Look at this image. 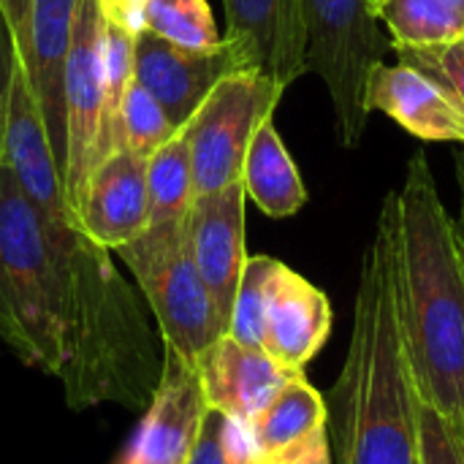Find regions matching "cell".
Masks as SVG:
<instances>
[{
	"label": "cell",
	"instance_id": "obj_1",
	"mask_svg": "<svg viewBox=\"0 0 464 464\" xmlns=\"http://www.w3.org/2000/svg\"><path fill=\"white\" fill-rule=\"evenodd\" d=\"M0 340L57 378L71 408H139L158 386L150 324L109 250L44 220L3 163Z\"/></svg>",
	"mask_w": 464,
	"mask_h": 464
},
{
	"label": "cell",
	"instance_id": "obj_2",
	"mask_svg": "<svg viewBox=\"0 0 464 464\" xmlns=\"http://www.w3.org/2000/svg\"><path fill=\"white\" fill-rule=\"evenodd\" d=\"M400 193L383 198L362 261L343 372L326 400L332 464H419L416 389L397 307Z\"/></svg>",
	"mask_w": 464,
	"mask_h": 464
},
{
	"label": "cell",
	"instance_id": "obj_3",
	"mask_svg": "<svg viewBox=\"0 0 464 464\" xmlns=\"http://www.w3.org/2000/svg\"><path fill=\"white\" fill-rule=\"evenodd\" d=\"M397 307L416 397L464 427V258L424 152L400 190Z\"/></svg>",
	"mask_w": 464,
	"mask_h": 464
},
{
	"label": "cell",
	"instance_id": "obj_4",
	"mask_svg": "<svg viewBox=\"0 0 464 464\" xmlns=\"http://www.w3.org/2000/svg\"><path fill=\"white\" fill-rule=\"evenodd\" d=\"M114 253L144 294L163 348L196 362L204 348L226 334L193 261L188 218L147 226Z\"/></svg>",
	"mask_w": 464,
	"mask_h": 464
},
{
	"label": "cell",
	"instance_id": "obj_5",
	"mask_svg": "<svg viewBox=\"0 0 464 464\" xmlns=\"http://www.w3.org/2000/svg\"><path fill=\"white\" fill-rule=\"evenodd\" d=\"M307 52L304 71L324 79L343 147H359L367 128V82L383 63L386 41L372 0H302Z\"/></svg>",
	"mask_w": 464,
	"mask_h": 464
},
{
	"label": "cell",
	"instance_id": "obj_6",
	"mask_svg": "<svg viewBox=\"0 0 464 464\" xmlns=\"http://www.w3.org/2000/svg\"><path fill=\"white\" fill-rule=\"evenodd\" d=\"M283 87L253 68L223 76L182 128L188 141L196 196L215 193L242 179L247 147L264 120L275 117Z\"/></svg>",
	"mask_w": 464,
	"mask_h": 464
},
{
	"label": "cell",
	"instance_id": "obj_7",
	"mask_svg": "<svg viewBox=\"0 0 464 464\" xmlns=\"http://www.w3.org/2000/svg\"><path fill=\"white\" fill-rule=\"evenodd\" d=\"M106 22L98 0H79L71 44L63 65V111H65V166L63 188L73 212L87 177L101 130L106 90ZM76 218V215H73Z\"/></svg>",
	"mask_w": 464,
	"mask_h": 464
},
{
	"label": "cell",
	"instance_id": "obj_8",
	"mask_svg": "<svg viewBox=\"0 0 464 464\" xmlns=\"http://www.w3.org/2000/svg\"><path fill=\"white\" fill-rule=\"evenodd\" d=\"M3 166L24 198L38 209L44 220L60 228H76V218L68 207L60 163L46 133L41 106L22 65V57L8 44V79L3 109Z\"/></svg>",
	"mask_w": 464,
	"mask_h": 464
},
{
	"label": "cell",
	"instance_id": "obj_9",
	"mask_svg": "<svg viewBox=\"0 0 464 464\" xmlns=\"http://www.w3.org/2000/svg\"><path fill=\"white\" fill-rule=\"evenodd\" d=\"M245 185L242 179L193 198L188 212V237L196 269L209 291L218 318L228 334V321L247 264L245 250Z\"/></svg>",
	"mask_w": 464,
	"mask_h": 464
},
{
	"label": "cell",
	"instance_id": "obj_10",
	"mask_svg": "<svg viewBox=\"0 0 464 464\" xmlns=\"http://www.w3.org/2000/svg\"><path fill=\"white\" fill-rule=\"evenodd\" d=\"M239 68L245 65L226 38L220 49L198 54L144 30L133 46V79L160 103L179 133L212 92V87Z\"/></svg>",
	"mask_w": 464,
	"mask_h": 464
},
{
	"label": "cell",
	"instance_id": "obj_11",
	"mask_svg": "<svg viewBox=\"0 0 464 464\" xmlns=\"http://www.w3.org/2000/svg\"><path fill=\"white\" fill-rule=\"evenodd\" d=\"M207 411L196 364L163 348L158 386L122 464H185Z\"/></svg>",
	"mask_w": 464,
	"mask_h": 464
},
{
	"label": "cell",
	"instance_id": "obj_12",
	"mask_svg": "<svg viewBox=\"0 0 464 464\" xmlns=\"http://www.w3.org/2000/svg\"><path fill=\"white\" fill-rule=\"evenodd\" d=\"M226 41L245 68L261 71L283 90L304 71L307 33L302 0H223Z\"/></svg>",
	"mask_w": 464,
	"mask_h": 464
},
{
	"label": "cell",
	"instance_id": "obj_13",
	"mask_svg": "<svg viewBox=\"0 0 464 464\" xmlns=\"http://www.w3.org/2000/svg\"><path fill=\"white\" fill-rule=\"evenodd\" d=\"M79 231L103 250H117L150 226L147 158L117 150L84 182L73 207Z\"/></svg>",
	"mask_w": 464,
	"mask_h": 464
},
{
	"label": "cell",
	"instance_id": "obj_14",
	"mask_svg": "<svg viewBox=\"0 0 464 464\" xmlns=\"http://www.w3.org/2000/svg\"><path fill=\"white\" fill-rule=\"evenodd\" d=\"M204 400L231 421H253L272 397L299 372L283 367L264 348H250L223 334L196 356Z\"/></svg>",
	"mask_w": 464,
	"mask_h": 464
},
{
	"label": "cell",
	"instance_id": "obj_15",
	"mask_svg": "<svg viewBox=\"0 0 464 464\" xmlns=\"http://www.w3.org/2000/svg\"><path fill=\"white\" fill-rule=\"evenodd\" d=\"M332 332V304L321 288L304 280L299 272L275 264L266 291L264 315V351L288 370H304V364L324 348Z\"/></svg>",
	"mask_w": 464,
	"mask_h": 464
},
{
	"label": "cell",
	"instance_id": "obj_16",
	"mask_svg": "<svg viewBox=\"0 0 464 464\" xmlns=\"http://www.w3.org/2000/svg\"><path fill=\"white\" fill-rule=\"evenodd\" d=\"M367 111H383L408 133L424 141H462L464 109L424 71L400 65H375L367 82Z\"/></svg>",
	"mask_w": 464,
	"mask_h": 464
},
{
	"label": "cell",
	"instance_id": "obj_17",
	"mask_svg": "<svg viewBox=\"0 0 464 464\" xmlns=\"http://www.w3.org/2000/svg\"><path fill=\"white\" fill-rule=\"evenodd\" d=\"M79 0H33L27 79L41 106L60 174L65 166V111H63V65L71 44Z\"/></svg>",
	"mask_w": 464,
	"mask_h": 464
},
{
	"label": "cell",
	"instance_id": "obj_18",
	"mask_svg": "<svg viewBox=\"0 0 464 464\" xmlns=\"http://www.w3.org/2000/svg\"><path fill=\"white\" fill-rule=\"evenodd\" d=\"M242 185L247 198L269 218H291L307 201V188L302 174L285 150L275 120H264L256 130L245 163H242Z\"/></svg>",
	"mask_w": 464,
	"mask_h": 464
},
{
	"label": "cell",
	"instance_id": "obj_19",
	"mask_svg": "<svg viewBox=\"0 0 464 464\" xmlns=\"http://www.w3.org/2000/svg\"><path fill=\"white\" fill-rule=\"evenodd\" d=\"M324 427L326 400L307 383L304 372H296L272 397V402L253 421H247V432L258 459L275 457Z\"/></svg>",
	"mask_w": 464,
	"mask_h": 464
},
{
	"label": "cell",
	"instance_id": "obj_20",
	"mask_svg": "<svg viewBox=\"0 0 464 464\" xmlns=\"http://www.w3.org/2000/svg\"><path fill=\"white\" fill-rule=\"evenodd\" d=\"M372 14L392 33V46L430 49L464 38L462 14L449 0H372Z\"/></svg>",
	"mask_w": 464,
	"mask_h": 464
},
{
	"label": "cell",
	"instance_id": "obj_21",
	"mask_svg": "<svg viewBox=\"0 0 464 464\" xmlns=\"http://www.w3.org/2000/svg\"><path fill=\"white\" fill-rule=\"evenodd\" d=\"M196 198L193 166L188 141L182 133L169 139L160 150L147 158V201H150V226L185 220Z\"/></svg>",
	"mask_w": 464,
	"mask_h": 464
},
{
	"label": "cell",
	"instance_id": "obj_22",
	"mask_svg": "<svg viewBox=\"0 0 464 464\" xmlns=\"http://www.w3.org/2000/svg\"><path fill=\"white\" fill-rule=\"evenodd\" d=\"M147 30L188 52H215L223 46L207 0H147Z\"/></svg>",
	"mask_w": 464,
	"mask_h": 464
},
{
	"label": "cell",
	"instance_id": "obj_23",
	"mask_svg": "<svg viewBox=\"0 0 464 464\" xmlns=\"http://www.w3.org/2000/svg\"><path fill=\"white\" fill-rule=\"evenodd\" d=\"M177 133L179 130L171 125L160 103L136 79H130L120 109V150L150 158Z\"/></svg>",
	"mask_w": 464,
	"mask_h": 464
},
{
	"label": "cell",
	"instance_id": "obj_24",
	"mask_svg": "<svg viewBox=\"0 0 464 464\" xmlns=\"http://www.w3.org/2000/svg\"><path fill=\"white\" fill-rule=\"evenodd\" d=\"M277 258L272 256H247V264L242 269V280L237 288L231 321H228V337H234L242 345L261 348L264 345V315H266V291L269 277Z\"/></svg>",
	"mask_w": 464,
	"mask_h": 464
},
{
	"label": "cell",
	"instance_id": "obj_25",
	"mask_svg": "<svg viewBox=\"0 0 464 464\" xmlns=\"http://www.w3.org/2000/svg\"><path fill=\"white\" fill-rule=\"evenodd\" d=\"M392 49L400 54V63H408L424 71L427 76H432L464 109V38L430 49H402V46H392Z\"/></svg>",
	"mask_w": 464,
	"mask_h": 464
},
{
	"label": "cell",
	"instance_id": "obj_26",
	"mask_svg": "<svg viewBox=\"0 0 464 464\" xmlns=\"http://www.w3.org/2000/svg\"><path fill=\"white\" fill-rule=\"evenodd\" d=\"M416 419H419V462L464 464V427L451 424L421 400H416Z\"/></svg>",
	"mask_w": 464,
	"mask_h": 464
},
{
	"label": "cell",
	"instance_id": "obj_27",
	"mask_svg": "<svg viewBox=\"0 0 464 464\" xmlns=\"http://www.w3.org/2000/svg\"><path fill=\"white\" fill-rule=\"evenodd\" d=\"M226 416L218 411H207L201 430L196 435V443L188 454L185 464H231L228 462V449H226Z\"/></svg>",
	"mask_w": 464,
	"mask_h": 464
},
{
	"label": "cell",
	"instance_id": "obj_28",
	"mask_svg": "<svg viewBox=\"0 0 464 464\" xmlns=\"http://www.w3.org/2000/svg\"><path fill=\"white\" fill-rule=\"evenodd\" d=\"M0 19L8 35V44L27 65L30 57V19H33V0H0Z\"/></svg>",
	"mask_w": 464,
	"mask_h": 464
},
{
	"label": "cell",
	"instance_id": "obj_29",
	"mask_svg": "<svg viewBox=\"0 0 464 464\" xmlns=\"http://www.w3.org/2000/svg\"><path fill=\"white\" fill-rule=\"evenodd\" d=\"M256 464H332L326 427L315 430L313 435H307L304 440H299L296 446H291L275 457H264V459L256 457Z\"/></svg>",
	"mask_w": 464,
	"mask_h": 464
},
{
	"label": "cell",
	"instance_id": "obj_30",
	"mask_svg": "<svg viewBox=\"0 0 464 464\" xmlns=\"http://www.w3.org/2000/svg\"><path fill=\"white\" fill-rule=\"evenodd\" d=\"M98 8L106 24L133 38H139L147 30V22H144L147 0H98Z\"/></svg>",
	"mask_w": 464,
	"mask_h": 464
},
{
	"label": "cell",
	"instance_id": "obj_31",
	"mask_svg": "<svg viewBox=\"0 0 464 464\" xmlns=\"http://www.w3.org/2000/svg\"><path fill=\"white\" fill-rule=\"evenodd\" d=\"M454 169H457V185H459V218L454 220V228H457V242L464 258V147L454 155Z\"/></svg>",
	"mask_w": 464,
	"mask_h": 464
},
{
	"label": "cell",
	"instance_id": "obj_32",
	"mask_svg": "<svg viewBox=\"0 0 464 464\" xmlns=\"http://www.w3.org/2000/svg\"><path fill=\"white\" fill-rule=\"evenodd\" d=\"M8 79V76H5ZM5 79L0 82V163H3V109H5Z\"/></svg>",
	"mask_w": 464,
	"mask_h": 464
},
{
	"label": "cell",
	"instance_id": "obj_33",
	"mask_svg": "<svg viewBox=\"0 0 464 464\" xmlns=\"http://www.w3.org/2000/svg\"><path fill=\"white\" fill-rule=\"evenodd\" d=\"M449 3H451V5H454L459 14H462V19H464V0H449Z\"/></svg>",
	"mask_w": 464,
	"mask_h": 464
},
{
	"label": "cell",
	"instance_id": "obj_34",
	"mask_svg": "<svg viewBox=\"0 0 464 464\" xmlns=\"http://www.w3.org/2000/svg\"><path fill=\"white\" fill-rule=\"evenodd\" d=\"M419 464H421V462H419Z\"/></svg>",
	"mask_w": 464,
	"mask_h": 464
}]
</instances>
